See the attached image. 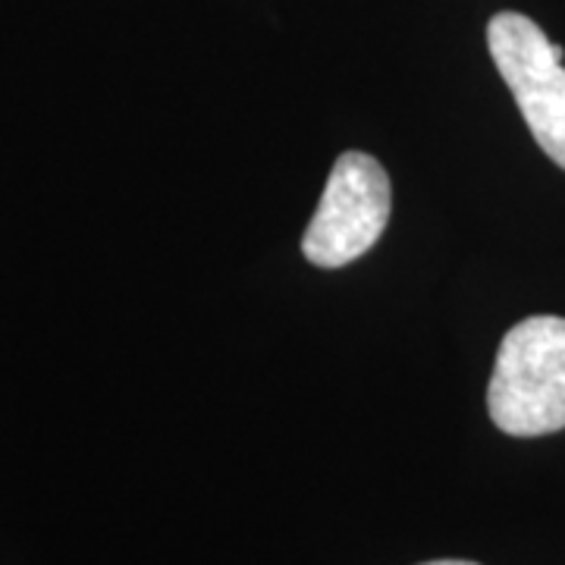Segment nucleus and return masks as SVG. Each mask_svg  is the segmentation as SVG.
Listing matches in <instances>:
<instances>
[{"mask_svg": "<svg viewBox=\"0 0 565 565\" xmlns=\"http://www.w3.org/2000/svg\"><path fill=\"white\" fill-rule=\"evenodd\" d=\"M487 47L534 141L565 170V51L537 22L512 10L490 20Z\"/></svg>", "mask_w": 565, "mask_h": 565, "instance_id": "f03ea898", "label": "nucleus"}, {"mask_svg": "<svg viewBox=\"0 0 565 565\" xmlns=\"http://www.w3.org/2000/svg\"><path fill=\"white\" fill-rule=\"evenodd\" d=\"M390 177L364 151H345L333 163L321 204L302 236L305 258L318 267H345L381 239L390 221Z\"/></svg>", "mask_w": 565, "mask_h": 565, "instance_id": "7ed1b4c3", "label": "nucleus"}, {"mask_svg": "<svg viewBox=\"0 0 565 565\" xmlns=\"http://www.w3.org/2000/svg\"><path fill=\"white\" fill-rule=\"evenodd\" d=\"M487 408L509 437L563 430L565 318L534 315L505 333L487 386Z\"/></svg>", "mask_w": 565, "mask_h": 565, "instance_id": "f257e3e1", "label": "nucleus"}, {"mask_svg": "<svg viewBox=\"0 0 565 565\" xmlns=\"http://www.w3.org/2000/svg\"><path fill=\"white\" fill-rule=\"evenodd\" d=\"M422 565H478V563H468V559H434V563H422Z\"/></svg>", "mask_w": 565, "mask_h": 565, "instance_id": "20e7f679", "label": "nucleus"}]
</instances>
